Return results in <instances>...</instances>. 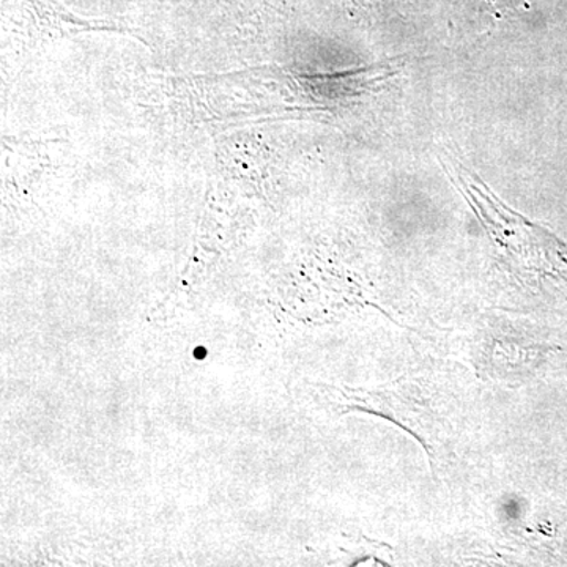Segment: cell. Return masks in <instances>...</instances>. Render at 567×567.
I'll use <instances>...</instances> for the list:
<instances>
[{
    "instance_id": "cell-1",
    "label": "cell",
    "mask_w": 567,
    "mask_h": 567,
    "mask_svg": "<svg viewBox=\"0 0 567 567\" xmlns=\"http://www.w3.org/2000/svg\"><path fill=\"white\" fill-rule=\"evenodd\" d=\"M451 178L496 245L506 249L517 265L539 276L567 279V245L554 234L528 221L502 199L464 162L450 152L439 156Z\"/></svg>"
},
{
    "instance_id": "cell-2",
    "label": "cell",
    "mask_w": 567,
    "mask_h": 567,
    "mask_svg": "<svg viewBox=\"0 0 567 567\" xmlns=\"http://www.w3.org/2000/svg\"><path fill=\"white\" fill-rule=\"evenodd\" d=\"M205 353L207 352H205L204 347H199V349H197L196 352H194V357H196L197 360H203Z\"/></svg>"
}]
</instances>
